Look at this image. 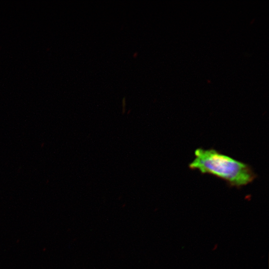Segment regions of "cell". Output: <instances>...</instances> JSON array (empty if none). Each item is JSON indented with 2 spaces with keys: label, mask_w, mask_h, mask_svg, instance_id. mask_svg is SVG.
<instances>
[{
  "label": "cell",
  "mask_w": 269,
  "mask_h": 269,
  "mask_svg": "<svg viewBox=\"0 0 269 269\" xmlns=\"http://www.w3.org/2000/svg\"><path fill=\"white\" fill-rule=\"evenodd\" d=\"M189 167L202 174H209L224 180L230 187L240 188L257 177L252 167L213 148H198Z\"/></svg>",
  "instance_id": "6da1fadb"
}]
</instances>
